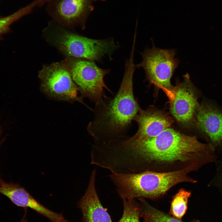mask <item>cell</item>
I'll return each mask as SVG.
<instances>
[{"label":"cell","mask_w":222,"mask_h":222,"mask_svg":"<svg viewBox=\"0 0 222 222\" xmlns=\"http://www.w3.org/2000/svg\"><path fill=\"white\" fill-rule=\"evenodd\" d=\"M216 159L211 143L170 127L135 147H117L111 153L113 168L121 173L169 172L189 167L196 171Z\"/></svg>","instance_id":"1"},{"label":"cell","mask_w":222,"mask_h":222,"mask_svg":"<svg viewBox=\"0 0 222 222\" xmlns=\"http://www.w3.org/2000/svg\"><path fill=\"white\" fill-rule=\"evenodd\" d=\"M133 57L130 56L126 62L123 78L115 96L107 97L95 105L93 119L87 127L94 145H107L128 137L132 121L140 109L133 92V76L136 68Z\"/></svg>","instance_id":"2"},{"label":"cell","mask_w":222,"mask_h":222,"mask_svg":"<svg viewBox=\"0 0 222 222\" xmlns=\"http://www.w3.org/2000/svg\"><path fill=\"white\" fill-rule=\"evenodd\" d=\"M191 167L169 172L145 171L136 173H111L108 175L122 199H155L179 183H195L189 174Z\"/></svg>","instance_id":"3"},{"label":"cell","mask_w":222,"mask_h":222,"mask_svg":"<svg viewBox=\"0 0 222 222\" xmlns=\"http://www.w3.org/2000/svg\"><path fill=\"white\" fill-rule=\"evenodd\" d=\"M142 60L135 65L136 68H142L146 79L158 88L162 89L171 99L173 86L171 78L180 61L175 57L174 49H163L154 45L141 53Z\"/></svg>","instance_id":"4"},{"label":"cell","mask_w":222,"mask_h":222,"mask_svg":"<svg viewBox=\"0 0 222 222\" xmlns=\"http://www.w3.org/2000/svg\"><path fill=\"white\" fill-rule=\"evenodd\" d=\"M72 79L83 97L88 98L95 105L107 97L104 89L112 93L104 80L109 70L100 68L94 61L78 58L69 64Z\"/></svg>","instance_id":"5"},{"label":"cell","mask_w":222,"mask_h":222,"mask_svg":"<svg viewBox=\"0 0 222 222\" xmlns=\"http://www.w3.org/2000/svg\"><path fill=\"white\" fill-rule=\"evenodd\" d=\"M39 77L43 89L49 95L84 103L82 98L78 97L79 88L72 79L69 64L59 62L45 66L40 71Z\"/></svg>","instance_id":"6"},{"label":"cell","mask_w":222,"mask_h":222,"mask_svg":"<svg viewBox=\"0 0 222 222\" xmlns=\"http://www.w3.org/2000/svg\"><path fill=\"white\" fill-rule=\"evenodd\" d=\"M61 51L78 58L99 61L106 55L111 57L117 45L111 39H96L66 32L59 41Z\"/></svg>","instance_id":"7"},{"label":"cell","mask_w":222,"mask_h":222,"mask_svg":"<svg viewBox=\"0 0 222 222\" xmlns=\"http://www.w3.org/2000/svg\"><path fill=\"white\" fill-rule=\"evenodd\" d=\"M134 121L137 123L138 129L133 136L117 142L115 143L123 147H135L147 139L155 137L170 127L172 121L169 117L161 111L143 110L141 109Z\"/></svg>","instance_id":"8"},{"label":"cell","mask_w":222,"mask_h":222,"mask_svg":"<svg viewBox=\"0 0 222 222\" xmlns=\"http://www.w3.org/2000/svg\"><path fill=\"white\" fill-rule=\"evenodd\" d=\"M183 78L182 82L177 80L175 86H173L170 109L171 113L179 123L187 126L193 123L199 104L189 75L187 73Z\"/></svg>","instance_id":"9"},{"label":"cell","mask_w":222,"mask_h":222,"mask_svg":"<svg viewBox=\"0 0 222 222\" xmlns=\"http://www.w3.org/2000/svg\"><path fill=\"white\" fill-rule=\"evenodd\" d=\"M0 193L15 205L24 208H30L47 218L51 222H70L62 214L54 212L41 204L18 184L7 183L1 179Z\"/></svg>","instance_id":"10"},{"label":"cell","mask_w":222,"mask_h":222,"mask_svg":"<svg viewBox=\"0 0 222 222\" xmlns=\"http://www.w3.org/2000/svg\"><path fill=\"white\" fill-rule=\"evenodd\" d=\"M193 122L215 148L222 145V112L211 104L199 105Z\"/></svg>","instance_id":"11"},{"label":"cell","mask_w":222,"mask_h":222,"mask_svg":"<svg viewBox=\"0 0 222 222\" xmlns=\"http://www.w3.org/2000/svg\"><path fill=\"white\" fill-rule=\"evenodd\" d=\"M92 0H52L48 12L55 18L67 25L83 23L93 7Z\"/></svg>","instance_id":"12"},{"label":"cell","mask_w":222,"mask_h":222,"mask_svg":"<svg viewBox=\"0 0 222 222\" xmlns=\"http://www.w3.org/2000/svg\"><path fill=\"white\" fill-rule=\"evenodd\" d=\"M97 169L92 171L84 195L78 203L82 213L83 222H112L103 208L98 196L95 185Z\"/></svg>","instance_id":"13"},{"label":"cell","mask_w":222,"mask_h":222,"mask_svg":"<svg viewBox=\"0 0 222 222\" xmlns=\"http://www.w3.org/2000/svg\"><path fill=\"white\" fill-rule=\"evenodd\" d=\"M191 192L184 188L180 189L172 197L170 213L173 217L181 220L187 208L188 201Z\"/></svg>","instance_id":"14"},{"label":"cell","mask_w":222,"mask_h":222,"mask_svg":"<svg viewBox=\"0 0 222 222\" xmlns=\"http://www.w3.org/2000/svg\"><path fill=\"white\" fill-rule=\"evenodd\" d=\"M36 6V2L33 1L9 15L0 18V40L3 39V35L11 32L10 27L12 24L31 13Z\"/></svg>","instance_id":"15"},{"label":"cell","mask_w":222,"mask_h":222,"mask_svg":"<svg viewBox=\"0 0 222 222\" xmlns=\"http://www.w3.org/2000/svg\"><path fill=\"white\" fill-rule=\"evenodd\" d=\"M124 211L123 215L118 222H140L142 205L136 199H123Z\"/></svg>","instance_id":"16"},{"label":"cell","mask_w":222,"mask_h":222,"mask_svg":"<svg viewBox=\"0 0 222 222\" xmlns=\"http://www.w3.org/2000/svg\"><path fill=\"white\" fill-rule=\"evenodd\" d=\"M142 205L141 213L147 216L154 222H184L160 211L150 205L144 199H139ZM190 222H200L194 220Z\"/></svg>","instance_id":"17"},{"label":"cell","mask_w":222,"mask_h":222,"mask_svg":"<svg viewBox=\"0 0 222 222\" xmlns=\"http://www.w3.org/2000/svg\"><path fill=\"white\" fill-rule=\"evenodd\" d=\"M141 216L143 217L144 219V220L143 222H154L150 218L141 213Z\"/></svg>","instance_id":"18"},{"label":"cell","mask_w":222,"mask_h":222,"mask_svg":"<svg viewBox=\"0 0 222 222\" xmlns=\"http://www.w3.org/2000/svg\"><path fill=\"white\" fill-rule=\"evenodd\" d=\"M221 170L220 173L219 172V179L218 180L219 183H218V185L222 189V169Z\"/></svg>","instance_id":"19"},{"label":"cell","mask_w":222,"mask_h":222,"mask_svg":"<svg viewBox=\"0 0 222 222\" xmlns=\"http://www.w3.org/2000/svg\"><path fill=\"white\" fill-rule=\"evenodd\" d=\"M52 0H38V5L42 6L47 3H49Z\"/></svg>","instance_id":"20"},{"label":"cell","mask_w":222,"mask_h":222,"mask_svg":"<svg viewBox=\"0 0 222 222\" xmlns=\"http://www.w3.org/2000/svg\"><path fill=\"white\" fill-rule=\"evenodd\" d=\"M26 216L27 215L26 214H24V215L20 222H27V220L26 219Z\"/></svg>","instance_id":"21"},{"label":"cell","mask_w":222,"mask_h":222,"mask_svg":"<svg viewBox=\"0 0 222 222\" xmlns=\"http://www.w3.org/2000/svg\"><path fill=\"white\" fill-rule=\"evenodd\" d=\"M93 1H104L105 0H92Z\"/></svg>","instance_id":"22"},{"label":"cell","mask_w":222,"mask_h":222,"mask_svg":"<svg viewBox=\"0 0 222 222\" xmlns=\"http://www.w3.org/2000/svg\"><path fill=\"white\" fill-rule=\"evenodd\" d=\"M2 17V16H1V15H0V18Z\"/></svg>","instance_id":"23"},{"label":"cell","mask_w":222,"mask_h":222,"mask_svg":"<svg viewBox=\"0 0 222 222\" xmlns=\"http://www.w3.org/2000/svg\"><path fill=\"white\" fill-rule=\"evenodd\" d=\"M1 179L0 178V180H1Z\"/></svg>","instance_id":"24"}]
</instances>
